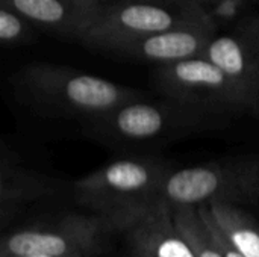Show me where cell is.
Here are the masks:
<instances>
[{
  "instance_id": "cell-1",
  "label": "cell",
  "mask_w": 259,
  "mask_h": 257,
  "mask_svg": "<svg viewBox=\"0 0 259 257\" xmlns=\"http://www.w3.org/2000/svg\"><path fill=\"white\" fill-rule=\"evenodd\" d=\"M21 97L46 115L91 121L138 98L137 91L99 76L52 64H33L17 77Z\"/></svg>"
},
{
  "instance_id": "cell-2",
  "label": "cell",
  "mask_w": 259,
  "mask_h": 257,
  "mask_svg": "<svg viewBox=\"0 0 259 257\" xmlns=\"http://www.w3.org/2000/svg\"><path fill=\"white\" fill-rule=\"evenodd\" d=\"M168 173V165L155 159H118L76 180L73 192L79 204L105 217L120 232L127 221L156 203Z\"/></svg>"
},
{
  "instance_id": "cell-3",
  "label": "cell",
  "mask_w": 259,
  "mask_h": 257,
  "mask_svg": "<svg viewBox=\"0 0 259 257\" xmlns=\"http://www.w3.org/2000/svg\"><path fill=\"white\" fill-rule=\"evenodd\" d=\"M112 232H115L112 223L99 214L67 215L6 235L2 241L0 257H94L105 250Z\"/></svg>"
},
{
  "instance_id": "cell-4",
  "label": "cell",
  "mask_w": 259,
  "mask_h": 257,
  "mask_svg": "<svg viewBox=\"0 0 259 257\" xmlns=\"http://www.w3.org/2000/svg\"><path fill=\"white\" fill-rule=\"evenodd\" d=\"M196 5H165L156 2H121L103 6L100 17L82 38L91 47L112 52L118 45L178 26L209 20Z\"/></svg>"
},
{
  "instance_id": "cell-5",
  "label": "cell",
  "mask_w": 259,
  "mask_h": 257,
  "mask_svg": "<svg viewBox=\"0 0 259 257\" xmlns=\"http://www.w3.org/2000/svg\"><path fill=\"white\" fill-rule=\"evenodd\" d=\"M193 106L134 98L90 123L91 133L108 144H150L181 135L197 123Z\"/></svg>"
},
{
  "instance_id": "cell-6",
  "label": "cell",
  "mask_w": 259,
  "mask_h": 257,
  "mask_svg": "<svg viewBox=\"0 0 259 257\" xmlns=\"http://www.w3.org/2000/svg\"><path fill=\"white\" fill-rule=\"evenodd\" d=\"M158 83L171 98L188 106L250 108L259 89L235 80L205 56L159 65Z\"/></svg>"
},
{
  "instance_id": "cell-7",
  "label": "cell",
  "mask_w": 259,
  "mask_h": 257,
  "mask_svg": "<svg viewBox=\"0 0 259 257\" xmlns=\"http://www.w3.org/2000/svg\"><path fill=\"white\" fill-rule=\"evenodd\" d=\"M243 164H206L170 171L159 186L156 201L171 209L199 208L212 201H231L244 192Z\"/></svg>"
},
{
  "instance_id": "cell-8",
  "label": "cell",
  "mask_w": 259,
  "mask_h": 257,
  "mask_svg": "<svg viewBox=\"0 0 259 257\" xmlns=\"http://www.w3.org/2000/svg\"><path fill=\"white\" fill-rule=\"evenodd\" d=\"M214 36L212 18L178 26L114 48V53L158 65L202 56Z\"/></svg>"
},
{
  "instance_id": "cell-9",
  "label": "cell",
  "mask_w": 259,
  "mask_h": 257,
  "mask_svg": "<svg viewBox=\"0 0 259 257\" xmlns=\"http://www.w3.org/2000/svg\"><path fill=\"white\" fill-rule=\"evenodd\" d=\"M120 233L126 236L131 253L140 257H196L165 203H153L127 221Z\"/></svg>"
},
{
  "instance_id": "cell-10",
  "label": "cell",
  "mask_w": 259,
  "mask_h": 257,
  "mask_svg": "<svg viewBox=\"0 0 259 257\" xmlns=\"http://www.w3.org/2000/svg\"><path fill=\"white\" fill-rule=\"evenodd\" d=\"M30 24L64 36L83 38L100 17L105 5L77 0H0Z\"/></svg>"
},
{
  "instance_id": "cell-11",
  "label": "cell",
  "mask_w": 259,
  "mask_h": 257,
  "mask_svg": "<svg viewBox=\"0 0 259 257\" xmlns=\"http://www.w3.org/2000/svg\"><path fill=\"white\" fill-rule=\"evenodd\" d=\"M202 56L235 80L259 89V33L246 30L212 36Z\"/></svg>"
},
{
  "instance_id": "cell-12",
  "label": "cell",
  "mask_w": 259,
  "mask_h": 257,
  "mask_svg": "<svg viewBox=\"0 0 259 257\" xmlns=\"http://www.w3.org/2000/svg\"><path fill=\"white\" fill-rule=\"evenodd\" d=\"M59 186L61 182L49 176L26 170L3 155L0 167L2 223L6 224L8 218L14 217L20 206L56 194Z\"/></svg>"
},
{
  "instance_id": "cell-13",
  "label": "cell",
  "mask_w": 259,
  "mask_h": 257,
  "mask_svg": "<svg viewBox=\"0 0 259 257\" xmlns=\"http://www.w3.org/2000/svg\"><path fill=\"white\" fill-rule=\"evenodd\" d=\"M208 211L222 232L246 257H259V226L231 201H212Z\"/></svg>"
},
{
  "instance_id": "cell-14",
  "label": "cell",
  "mask_w": 259,
  "mask_h": 257,
  "mask_svg": "<svg viewBox=\"0 0 259 257\" xmlns=\"http://www.w3.org/2000/svg\"><path fill=\"white\" fill-rule=\"evenodd\" d=\"M176 227L181 230L196 257H223L214 235L194 206L173 209Z\"/></svg>"
},
{
  "instance_id": "cell-15",
  "label": "cell",
  "mask_w": 259,
  "mask_h": 257,
  "mask_svg": "<svg viewBox=\"0 0 259 257\" xmlns=\"http://www.w3.org/2000/svg\"><path fill=\"white\" fill-rule=\"evenodd\" d=\"M29 21L14 9L0 5V41L15 44L23 41L29 32Z\"/></svg>"
},
{
  "instance_id": "cell-16",
  "label": "cell",
  "mask_w": 259,
  "mask_h": 257,
  "mask_svg": "<svg viewBox=\"0 0 259 257\" xmlns=\"http://www.w3.org/2000/svg\"><path fill=\"white\" fill-rule=\"evenodd\" d=\"M199 209V212H200V215H202V218L205 220V223L208 224V227L211 229V232H212V235H214V239H215V242H217V245H219V248H220V251H222V254L223 257H246L231 241H229V238L222 232V229L217 226V223L212 220V217H211V214H209V211H208V206L206 204H202V206H199L197 208Z\"/></svg>"
},
{
  "instance_id": "cell-17",
  "label": "cell",
  "mask_w": 259,
  "mask_h": 257,
  "mask_svg": "<svg viewBox=\"0 0 259 257\" xmlns=\"http://www.w3.org/2000/svg\"><path fill=\"white\" fill-rule=\"evenodd\" d=\"M243 5L244 0H215L209 17H214L220 21H231L240 14Z\"/></svg>"
},
{
  "instance_id": "cell-18",
  "label": "cell",
  "mask_w": 259,
  "mask_h": 257,
  "mask_svg": "<svg viewBox=\"0 0 259 257\" xmlns=\"http://www.w3.org/2000/svg\"><path fill=\"white\" fill-rule=\"evenodd\" d=\"M244 192L259 197V162H244Z\"/></svg>"
},
{
  "instance_id": "cell-19",
  "label": "cell",
  "mask_w": 259,
  "mask_h": 257,
  "mask_svg": "<svg viewBox=\"0 0 259 257\" xmlns=\"http://www.w3.org/2000/svg\"><path fill=\"white\" fill-rule=\"evenodd\" d=\"M77 2H83V3H91V5H103L102 0H77Z\"/></svg>"
},
{
  "instance_id": "cell-20",
  "label": "cell",
  "mask_w": 259,
  "mask_h": 257,
  "mask_svg": "<svg viewBox=\"0 0 259 257\" xmlns=\"http://www.w3.org/2000/svg\"><path fill=\"white\" fill-rule=\"evenodd\" d=\"M17 257H56V256H47V254H26V256H17Z\"/></svg>"
},
{
  "instance_id": "cell-21",
  "label": "cell",
  "mask_w": 259,
  "mask_h": 257,
  "mask_svg": "<svg viewBox=\"0 0 259 257\" xmlns=\"http://www.w3.org/2000/svg\"><path fill=\"white\" fill-rule=\"evenodd\" d=\"M127 257H140V256H137V254H132V253H131Z\"/></svg>"
}]
</instances>
